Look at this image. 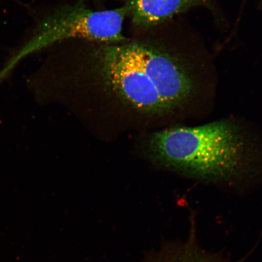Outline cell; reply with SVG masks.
<instances>
[{
	"label": "cell",
	"instance_id": "6da1fadb",
	"mask_svg": "<svg viewBox=\"0 0 262 262\" xmlns=\"http://www.w3.org/2000/svg\"><path fill=\"white\" fill-rule=\"evenodd\" d=\"M143 147L157 165L208 180L230 178L246 156L242 131L228 121L159 131L147 137Z\"/></svg>",
	"mask_w": 262,
	"mask_h": 262
},
{
	"label": "cell",
	"instance_id": "7a4b0ae2",
	"mask_svg": "<svg viewBox=\"0 0 262 262\" xmlns=\"http://www.w3.org/2000/svg\"><path fill=\"white\" fill-rule=\"evenodd\" d=\"M129 10L127 3L101 11L77 4L47 13L36 19L19 43L11 49L0 70V84L24 58L66 39L83 38L111 45L123 41V22Z\"/></svg>",
	"mask_w": 262,
	"mask_h": 262
},
{
	"label": "cell",
	"instance_id": "3957f363",
	"mask_svg": "<svg viewBox=\"0 0 262 262\" xmlns=\"http://www.w3.org/2000/svg\"><path fill=\"white\" fill-rule=\"evenodd\" d=\"M99 60L101 73L107 84L129 105L150 115L171 112L128 45L104 46Z\"/></svg>",
	"mask_w": 262,
	"mask_h": 262
},
{
	"label": "cell",
	"instance_id": "277c9868",
	"mask_svg": "<svg viewBox=\"0 0 262 262\" xmlns=\"http://www.w3.org/2000/svg\"><path fill=\"white\" fill-rule=\"evenodd\" d=\"M150 81L171 111L181 106L194 90L184 67L168 54L140 44L128 45Z\"/></svg>",
	"mask_w": 262,
	"mask_h": 262
},
{
	"label": "cell",
	"instance_id": "5b68a950",
	"mask_svg": "<svg viewBox=\"0 0 262 262\" xmlns=\"http://www.w3.org/2000/svg\"><path fill=\"white\" fill-rule=\"evenodd\" d=\"M209 0H129V14L141 27L156 26Z\"/></svg>",
	"mask_w": 262,
	"mask_h": 262
}]
</instances>
